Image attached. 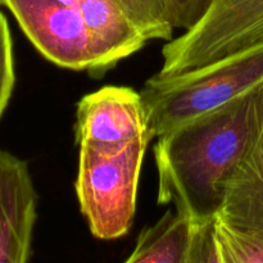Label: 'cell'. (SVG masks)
<instances>
[{
	"instance_id": "cell-2",
	"label": "cell",
	"mask_w": 263,
	"mask_h": 263,
	"mask_svg": "<svg viewBox=\"0 0 263 263\" xmlns=\"http://www.w3.org/2000/svg\"><path fill=\"white\" fill-rule=\"evenodd\" d=\"M263 81V46L170 77L154 74L140 94L153 138L222 107Z\"/></svg>"
},
{
	"instance_id": "cell-10",
	"label": "cell",
	"mask_w": 263,
	"mask_h": 263,
	"mask_svg": "<svg viewBox=\"0 0 263 263\" xmlns=\"http://www.w3.org/2000/svg\"><path fill=\"white\" fill-rule=\"evenodd\" d=\"M195 223L177 211H167L138 236L133 253L123 263H186Z\"/></svg>"
},
{
	"instance_id": "cell-17",
	"label": "cell",
	"mask_w": 263,
	"mask_h": 263,
	"mask_svg": "<svg viewBox=\"0 0 263 263\" xmlns=\"http://www.w3.org/2000/svg\"><path fill=\"white\" fill-rule=\"evenodd\" d=\"M3 5V0H0V7H2Z\"/></svg>"
},
{
	"instance_id": "cell-11",
	"label": "cell",
	"mask_w": 263,
	"mask_h": 263,
	"mask_svg": "<svg viewBox=\"0 0 263 263\" xmlns=\"http://www.w3.org/2000/svg\"><path fill=\"white\" fill-rule=\"evenodd\" d=\"M126 14L148 40H172L166 0H117Z\"/></svg>"
},
{
	"instance_id": "cell-8",
	"label": "cell",
	"mask_w": 263,
	"mask_h": 263,
	"mask_svg": "<svg viewBox=\"0 0 263 263\" xmlns=\"http://www.w3.org/2000/svg\"><path fill=\"white\" fill-rule=\"evenodd\" d=\"M91 48V73L102 74L140 50L146 39L117 0H77Z\"/></svg>"
},
{
	"instance_id": "cell-16",
	"label": "cell",
	"mask_w": 263,
	"mask_h": 263,
	"mask_svg": "<svg viewBox=\"0 0 263 263\" xmlns=\"http://www.w3.org/2000/svg\"><path fill=\"white\" fill-rule=\"evenodd\" d=\"M58 2L69 5V7H77V0H58Z\"/></svg>"
},
{
	"instance_id": "cell-7",
	"label": "cell",
	"mask_w": 263,
	"mask_h": 263,
	"mask_svg": "<svg viewBox=\"0 0 263 263\" xmlns=\"http://www.w3.org/2000/svg\"><path fill=\"white\" fill-rule=\"evenodd\" d=\"M37 194L27 162L0 149V263H28Z\"/></svg>"
},
{
	"instance_id": "cell-15",
	"label": "cell",
	"mask_w": 263,
	"mask_h": 263,
	"mask_svg": "<svg viewBox=\"0 0 263 263\" xmlns=\"http://www.w3.org/2000/svg\"><path fill=\"white\" fill-rule=\"evenodd\" d=\"M210 0H166L174 28H192L204 13Z\"/></svg>"
},
{
	"instance_id": "cell-6",
	"label": "cell",
	"mask_w": 263,
	"mask_h": 263,
	"mask_svg": "<svg viewBox=\"0 0 263 263\" xmlns=\"http://www.w3.org/2000/svg\"><path fill=\"white\" fill-rule=\"evenodd\" d=\"M35 48L57 66L92 69L89 35L77 7L58 0H3Z\"/></svg>"
},
{
	"instance_id": "cell-9",
	"label": "cell",
	"mask_w": 263,
	"mask_h": 263,
	"mask_svg": "<svg viewBox=\"0 0 263 263\" xmlns=\"http://www.w3.org/2000/svg\"><path fill=\"white\" fill-rule=\"evenodd\" d=\"M217 218L263 238V126L249 153L226 182Z\"/></svg>"
},
{
	"instance_id": "cell-12",
	"label": "cell",
	"mask_w": 263,
	"mask_h": 263,
	"mask_svg": "<svg viewBox=\"0 0 263 263\" xmlns=\"http://www.w3.org/2000/svg\"><path fill=\"white\" fill-rule=\"evenodd\" d=\"M215 223L222 263H263V238L231 228L217 217Z\"/></svg>"
},
{
	"instance_id": "cell-1",
	"label": "cell",
	"mask_w": 263,
	"mask_h": 263,
	"mask_svg": "<svg viewBox=\"0 0 263 263\" xmlns=\"http://www.w3.org/2000/svg\"><path fill=\"white\" fill-rule=\"evenodd\" d=\"M263 126V81L163 135L154 146L158 204H174L195 225L215 220L225 185Z\"/></svg>"
},
{
	"instance_id": "cell-5",
	"label": "cell",
	"mask_w": 263,
	"mask_h": 263,
	"mask_svg": "<svg viewBox=\"0 0 263 263\" xmlns=\"http://www.w3.org/2000/svg\"><path fill=\"white\" fill-rule=\"evenodd\" d=\"M76 141L80 148L116 153L151 138L140 91L127 86H104L77 103Z\"/></svg>"
},
{
	"instance_id": "cell-3",
	"label": "cell",
	"mask_w": 263,
	"mask_h": 263,
	"mask_svg": "<svg viewBox=\"0 0 263 263\" xmlns=\"http://www.w3.org/2000/svg\"><path fill=\"white\" fill-rule=\"evenodd\" d=\"M151 138L116 153L80 148L76 195L90 233L115 240L130 231L136 211L139 177Z\"/></svg>"
},
{
	"instance_id": "cell-13",
	"label": "cell",
	"mask_w": 263,
	"mask_h": 263,
	"mask_svg": "<svg viewBox=\"0 0 263 263\" xmlns=\"http://www.w3.org/2000/svg\"><path fill=\"white\" fill-rule=\"evenodd\" d=\"M13 44L7 17L0 10V117L4 113L14 87Z\"/></svg>"
},
{
	"instance_id": "cell-4",
	"label": "cell",
	"mask_w": 263,
	"mask_h": 263,
	"mask_svg": "<svg viewBox=\"0 0 263 263\" xmlns=\"http://www.w3.org/2000/svg\"><path fill=\"white\" fill-rule=\"evenodd\" d=\"M263 46V0H210L200 20L162 49L159 77H170Z\"/></svg>"
},
{
	"instance_id": "cell-14",
	"label": "cell",
	"mask_w": 263,
	"mask_h": 263,
	"mask_svg": "<svg viewBox=\"0 0 263 263\" xmlns=\"http://www.w3.org/2000/svg\"><path fill=\"white\" fill-rule=\"evenodd\" d=\"M215 220L195 225L186 263H222Z\"/></svg>"
}]
</instances>
